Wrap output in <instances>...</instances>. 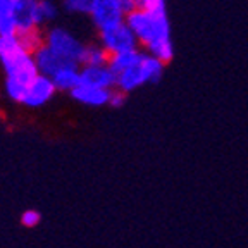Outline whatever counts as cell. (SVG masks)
Returning <instances> with one entry per match:
<instances>
[{
    "mask_svg": "<svg viewBox=\"0 0 248 248\" xmlns=\"http://www.w3.org/2000/svg\"><path fill=\"white\" fill-rule=\"evenodd\" d=\"M126 23L135 31L140 45L145 52L155 55L162 62H170L174 57V45L170 40V24L167 12H148L135 9L126 16Z\"/></svg>",
    "mask_w": 248,
    "mask_h": 248,
    "instance_id": "obj_1",
    "label": "cell"
},
{
    "mask_svg": "<svg viewBox=\"0 0 248 248\" xmlns=\"http://www.w3.org/2000/svg\"><path fill=\"white\" fill-rule=\"evenodd\" d=\"M0 66L5 76L30 85L38 76L35 54L26 50L17 35L0 36Z\"/></svg>",
    "mask_w": 248,
    "mask_h": 248,
    "instance_id": "obj_2",
    "label": "cell"
},
{
    "mask_svg": "<svg viewBox=\"0 0 248 248\" xmlns=\"http://www.w3.org/2000/svg\"><path fill=\"white\" fill-rule=\"evenodd\" d=\"M164 67H166V62L148 52H143V57L135 67L116 74V88L131 93L140 86H143L145 83H157L162 78Z\"/></svg>",
    "mask_w": 248,
    "mask_h": 248,
    "instance_id": "obj_3",
    "label": "cell"
},
{
    "mask_svg": "<svg viewBox=\"0 0 248 248\" xmlns=\"http://www.w3.org/2000/svg\"><path fill=\"white\" fill-rule=\"evenodd\" d=\"M45 45H48L54 52L62 55L71 62H76L83 66V57H85L86 43L74 36L67 28L54 26L45 33Z\"/></svg>",
    "mask_w": 248,
    "mask_h": 248,
    "instance_id": "obj_4",
    "label": "cell"
},
{
    "mask_svg": "<svg viewBox=\"0 0 248 248\" xmlns=\"http://www.w3.org/2000/svg\"><path fill=\"white\" fill-rule=\"evenodd\" d=\"M98 43L110 55L126 50H135V48L140 46V42L136 38L135 31L129 28V24L126 21L117 24V26L98 31Z\"/></svg>",
    "mask_w": 248,
    "mask_h": 248,
    "instance_id": "obj_5",
    "label": "cell"
},
{
    "mask_svg": "<svg viewBox=\"0 0 248 248\" xmlns=\"http://www.w3.org/2000/svg\"><path fill=\"white\" fill-rule=\"evenodd\" d=\"M90 17L98 31L117 26L126 21V11L123 9L121 0H92Z\"/></svg>",
    "mask_w": 248,
    "mask_h": 248,
    "instance_id": "obj_6",
    "label": "cell"
},
{
    "mask_svg": "<svg viewBox=\"0 0 248 248\" xmlns=\"http://www.w3.org/2000/svg\"><path fill=\"white\" fill-rule=\"evenodd\" d=\"M57 92L59 90H57V86H55L54 79H52L50 76H45V74L38 73V76L28 85L23 104L31 108L42 107L46 102H50Z\"/></svg>",
    "mask_w": 248,
    "mask_h": 248,
    "instance_id": "obj_7",
    "label": "cell"
},
{
    "mask_svg": "<svg viewBox=\"0 0 248 248\" xmlns=\"http://www.w3.org/2000/svg\"><path fill=\"white\" fill-rule=\"evenodd\" d=\"M12 14L17 23V33L40 26L38 0H14Z\"/></svg>",
    "mask_w": 248,
    "mask_h": 248,
    "instance_id": "obj_8",
    "label": "cell"
},
{
    "mask_svg": "<svg viewBox=\"0 0 248 248\" xmlns=\"http://www.w3.org/2000/svg\"><path fill=\"white\" fill-rule=\"evenodd\" d=\"M110 92H112V90L98 88V86L79 83V85L69 93H71V97L76 102H79V104L88 105V107H102V105H107L108 100H110Z\"/></svg>",
    "mask_w": 248,
    "mask_h": 248,
    "instance_id": "obj_9",
    "label": "cell"
},
{
    "mask_svg": "<svg viewBox=\"0 0 248 248\" xmlns=\"http://www.w3.org/2000/svg\"><path fill=\"white\" fill-rule=\"evenodd\" d=\"M81 83L98 88H116V73L105 66H81Z\"/></svg>",
    "mask_w": 248,
    "mask_h": 248,
    "instance_id": "obj_10",
    "label": "cell"
},
{
    "mask_svg": "<svg viewBox=\"0 0 248 248\" xmlns=\"http://www.w3.org/2000/svg\"><path fill=\"white\" fill-rule=\"evenodd\" d=\"M35 62L36 67H38L40 74H45V76H54L61 67H64L67 64V59H64L62 55H59L57 52H54L48 45L40 46L38 50L35 52Z\"/></svg>",
    "mask_w": 248,
    "mask_h": 248,
    "instance_id": "obj_11",
    "label": "cell"
},
{
    "mask_svg": "<svg viewBox=\"0 0 248 248\" xmlns=\"http://www.w3.org/2000/svg\"><path fill=\"white\" fill-rule=\"evenodd\" d=\"M59 92H73L81 83V66L76 62H67L52 76Z\"/></svg>",
    "mask_w": 248,
    "mask_h": 248,
    "instance_id": "obj_12",
    "label": "cell"
},
{
    "mask_svg": "<svg viewBox=\"0 0 248 248\" xmlns=\"http://www.w3.org/2000/svg\"><path fill=\"white\" fill-rule=\"evenodd\" d=\"M141 57H143V52L140 50V48L112 54L110 59H108V67L116 74H119V73H123V71H128V69H131V67H135L136 64L141 61Z\"/></svg>",
    "mask_w": 248,
    "mask_h": 248,
    "instance_id": "obj_13",
    "label": "cell"
},
{
    "mask_svg": "<svg viewBox=\"0 0 248 248\" xmlns=\"http://www.w3.org/2000/svg\"><path fill=\"white\" fill-rule=\"evenodd\" d=\"M108 59H110V54L100 43H86L83 66H105L108 64Z\"/></svg>",
    "mask_w": 248,
    "mask_h": 248,
    "instance_id": "obj_14",
    "label": "cell"
},
{
    "mask_svg": "<svg viewBox=\"0 0 248 248\" xmlns=\"http://www.w3.org/2000/svg\"><path fill=\"white\" fill-rule=\"evenodd\" d=\"M17 36H19V40H21V43H23L24 48L30 50V52H33V54L38 50L40 46L45 45V33H42L40 26L31 28V30H26V31H19Z\"/></svg>",
    "mask_w": 248,
    "mask_h": 248,
    "instance_id": "obj_15",
    "label": "cell"
},
{
    "mask_svg": "<svg viewBox=\"0 0 248 248\" xmlns=\"http://www.w3.org/2000/svg\"><path fill=\"white\" fill-rule=\"evenodd\" d=\"M4 90H5V95H7V97L11 98L12 102L23 104L24 95H26V90H28V85L17 81V79H14V78H7V76H5Z\"/></svg>",
    "mask_w": 248,
    "mask_h": 248,
    "instance_id": "obj_16",
    "label": "cell"
},
{
    "mask_svg": "<svg viewBox=\"0 0 248 248\" xmlns=\"http://www.w3.org/2000/svg\"><path fill=\"white\" fill-rule=\"evenodd\" d=\"M59 7L54 0H38V19L40 26L43 24H48L57 17Z\"/></svg>",
    "mask_w": 248,
    "mask_h": 248,
    "instance_id": "obj_17",
    "label": "cell"
},
{
    "mask_svg": "<svg viewBox=\"0 0 248 248\" xmlns=\"http://www.w3.org/2000/svg\"><path fill=\"white\" fill-rule=\"evenodd\" d=\"M17 35V23L12 9H0V36Z\"/></svg>",
    "mask_w": 248,
    "mask_h": 248,
    "instance_id": "obj_18",
    "label": "cell"
},
{
    "mask_svg": "<svg viewBox=\"0 0 248 248\" xmlns=\"http://www.w3.org/2000/svg\"><path fill=\"white\" fill-rule=\"evenodd\" d=\"M62 5L71 14H90L92 0H64Z\"/></svg>",
    "mask_w": 248,
    "mask_h": 248,
    "instance_id": "obj_19",
    "label": "cell"
},
{
    "mask_svg": "<svg viewBox=\"0 0 248 248\" xmlns=\"http://www.w3.org/2000/svg\"><path fill=\"white\" fill-rule=\"evenodd\" d=\"M138 7L148 12H166V0H138Z\"/></svg>",
    "mask_w": 248,
    "mask_h": 248,
    "instance_id": "obj_20",
    "label": "cell"
},
{
    "mask_svg": "<svg viewBox=\"0 0 248 248\" xmlns=\"http://www.w3.org/2000/svg\"><path fill=\"white\" fill-rule=\"evenodd\" d=\"M126 95H128V93L123 92V90L112 88V92H110V100H108V105H110V107H116V108L123 107L124 102H126Z\"/></svg>",
    "mask_w": 248,
    "mask_h": 248,
    "instance_id": "obj_21",
    "label": "cell"
},
{
    "mask_svg": "<svg viewBox=\"0 0 248 248\" xmlns=\"http://www.w3.org/2000/svg\"><path fill=\"white\" fill-rule=\"evenodd\" d=\"M40 219H42V216H40L36 210H26V212L21 216V222H23V226H26V228L36 226L40 222Z\"/></svg>",
    "mask_w": 248,
    "mask_h": 248,
    "instance_id": "obj_22",
    "label": "cell"
},
{
    "mask_svg": "<svg viewBox=\"0 0 248 248\" xmlns=\"http://www.w3.org/2000/svg\"><path fill=\"white\" fill-rule=\"evenodd\" d=\"M14 0H0V9H12Z\"/></svg>",
    "mask_w": 248,
    "mask_h": 248,
    "instance_id": "obj_23",
    "label": "cell"
}]
</instances>
